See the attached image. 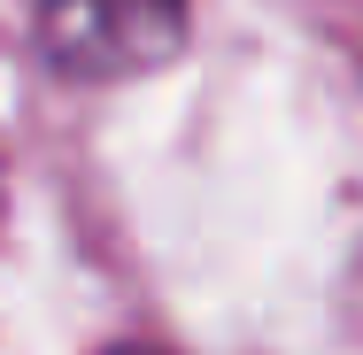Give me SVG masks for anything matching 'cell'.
I'll return each instance as SVG.
<instances>
[{
    "mask_svg": "<svg viewBox=\"0 0 363 355\" xmlns=\"http://www.w3.org/2000/svg\"><path fill=\"white\" fill-rule=\"evenodd\" d=\"M194 39L186 0H39L31 47L62 85H132L170 70Z\"/></svg>",
    "mask_w": 363,
    "mask_h": 355,
    "instance_id": "1",
    "label": "cell"
},
{
    "mask_svg": "<svg viewBox=\"0 0 363 355\" xmlns=\"http://www.w3.org/2000/svg\"><path fill=\"white\" fill-rule=\"evenodd\" d=\"M108 355H162V348H108Z\"/></svg>",
    "mask_w": 363,
    "mask_h": 355,
    "instance_id": "2",
    "label": "cell"
}]
</instances>
